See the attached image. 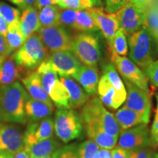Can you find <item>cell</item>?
Masks as SVG:
<instances>
[{"instance_id": "obj_1", "label": "cell", "mask_w": 158, "mask_h": 158, "mask_svg": "<svg viewBox=\"0 0 158 158\" xmlns=\"http://www.w3.org/2000/svg\"><path fill=\"white\" fill-rule=\"evenodd\" d=\"M29 94L19 81L0 86V122L27 123L25 105Z\"/></svg>"}, {"instance_id": "obj_2", "label": "cell", "mask_w": 158, "mask_h": 158, "mask_svg": "<svg viewBox=\"0 0 158 158\" xmlns=\"http://www.w3.org/2000/svg\"><path fill=\"white\" fill-rule=\"evenodd\" d=\"M127 44L130 60L143 69L153 62L158 51L157 43L146 26L128 35Z\"/></svg>"}, {"instance_id": "obj_3", "label": "cell", "mask_w": 158, "mask_h": 158, "mask_svg": "<svg viewBox=\"0 0 158 158\" xmlns=\"http://www.w3.org/2000/svg\"><path fill=\"white\" fill-rule=\"evenodd\" d=\"M80 116L84 125L96 126L115 137L119 135L121 129L115 116L106 109L98 97L89 99L83 106Z\"/></svg>"}, {"instance_id": "obj_4", "label": "cell", "mask_w": 158, "mask_h": 158, "mask_svg": "<svg viewBox=\"0 0 158 158\" xmlns=\"http://www.w3.org/2000/svg\"><path fill=\"white\" fill-rule=\"evenodd\" d=\"M54 131L62 143L83 138L84 124L80 114L73 108H58L54 116Z\"/></svg>"}, {"instance_id": "obj_5", "label": "cell", "mask_w": 158, "mask_h": 158, "mask_svg": "<svg viewBox=\"0 0 158 158\" xmlns=\"http://www.w3.org/2000/svg\"><path fill=\"white\" fill-rule=\"evenodd\" d=\"M48 56V51L37 32L28 37L23 45L13 54L15 62L25 70L37 68Z\"/></svg>"}, {"instance_id": "obj_6", "label": "cell", "mask_w": 158, "mask_h": 158, "mask_svg": "<svg viewBox=\"0 0 158 158\" xmlns=\"http://www.w3.org/2000/svg\"><path fill=\"white\" fill-rule=\"evenodd\" d=\"M37 72L40 76L43 89L53 103L58 108H70L68 91L46 59L39 65Z\"/></svg>"}, {"instance_id": "obj_7", "label": "cell", "mask_w": 158, "mask_h": 158, "mask_svg": "<svg viewBox=\"0 0 158 158\" xmlns=\"http://www.w3.org/2000/svg\"><path fill=\"white\" fill-rule=\"evenodd\" d=\"M70 51L86 66L97 67L101 59L99 39L93 33L81 32L75 35Z\"/></svg>"}, {"instance_id": "obj_8", "label": "cell", "mask_w": 158, "mask_h": 158, "mask_svg": "<svg viewBox=\"0 0 158 158\" xmlns=\"http://www.w3.org/2000/svg\"><path fill=\"white\" fill-rule=\"evenodd\" d=\"M120 29L126 36L137 31L146 25L147 10L140 8L127 0L115 13Z\"/></svg>"}, {"instance_id": "obj_9", "label": "cell", "mask_w": 158, "mask_h": 158, "mask_svg": "<svg viewBox=\"0 0 158 158\" xmlns=\"http://www.w3.org/2000/svg\"><path fill=\"white\" fill-rule=\"evenodd\" d=\"M124 84L126 85L127 96L124 102V107L139 114L143 118L145 124H147L151 114V93L141 89L127 80H124Z\"/></svg>"}, {"instance_id": "obj_10", "label": "cell", "mask_w": 158, "mask_h": 158, "mask_svg": "<svg viewBox=\"0 0 158 158\" xmlns=\"http://www.w3.org/2000/svg\"><path fill=\"white\" fill-rule=\"evenodd\" d=\"M110 62L113 64L124 80L133 83L141 89L149 92L148 79L142 70L130 59L108 51Z\"/></svg>"}, {"instance_id": "obj_11", "label": "cell", "mask_w": 158, "mask_h": 158, "mask_svg": "<svg viewBox=\"0 0 158 158\" xmlns=\"http://www.w3.org/2000/svg\"><path fill=\"white\" fill-rule=\"evenodd\" d=\"M41 40L49 53L71 49L73 37L62 26L40 28L37 31Z\"/></svg>"}, {"instance_id": "obj_12", "label": "cell", "mask_w": 158, "mask_h": 158, "mask_svg": "<svg viewBox=\"0 0 158 158\" xmlns=\"http://www.w3.org/2000/svg\"><path fill=\"white\" fill-rule=\"evenodd\" d=\"M117 143L118 147L128 152L152 145L149 128L145 124L122 130L118 137Z\"/></svg>"}, {"instance_id": "obj_13", "label": "cell", "mask_w": 158, "mask_h": 158, "mask_svg": "<svg viewBox=\"0 0 158 158\" xmlns=\"http://www.w3.org/2000/svg\"><path fill=\"white\" fill-rule=\"evenodd\" d=\"M24 149V131L16 123L0 124V152L15 155Z\"/></svg>"}, {"instance_id": "obj_14", "label": "cell", "mask_w": 158, "mask_h": 158, "mask_svg": "<svg viewBox=\"0 0 158 158\" xmlns=\"http://www.w3.org/2000/svg\"><path fill=\"white\" fill-rule=\"evenodd\" d=\"M46 61L59 76L73 77L83 65L70 50L51 53Z\"/></svg>"}, {"instance_id": "obj_15", "label": "cell", "mask_w": 158, "mask_h": 158, "mask_svg": "<svg viewBox=\"0 0 158 158\" xmlns=\"http://www.w3.org/2000/svg\"><path fill=\"white\" fill-rule=\"evenodd\" d=\"M89 10L93 16L99 30L101 31L108 45L113 40L116 33L120 29L115 13H106L102 7H92Z\"/></svg>"}, {"instance_id": "obj_16", "label": "cell", "mask_w": 158, "mask_h": 158, "mask_svg": "<svg viewBox=\"0 0 158 158\" xmlns=\"http://www.w3.org/2000/svg\"><path fill=\"white\" fill-rule=\"evenodd\" d=\"M54 132V122L51 117L27 123V129L24 131V147L52 138Z\"/></svg>"}, {"instance_id": "obj_17", "label": "cell", "mask_w": 158, "mask_h": 158, "mask_svg": "<svg viewBox=\"0 0 158 158\" xmlns=\"http://www.w3.org/2000/svg\"><path fill=\"white\" fill-rule=\"evenodd\" d=\"M21 81L31 98L45 102L54 108V103L43 89L40 76L37 71L28 73L23 76Z\"/></svg>"}, {"instance_id": "obj_18", "label": "cell", "mask_w": 158, "mask_h": 158, "mask_svg": "<svg viewBox=\"0 0 158 158\" xmlns=\"http://www.w3.org/2000/svg\"><path fill=\"white\" fill-rule=\"evenodd\" d=\"M72 78L81 84L89 96H94L98 92L100 74L97 67L82 65Z\"/></svg>"}, {"instance_id": "obj_19", "label": "cell", "mask_w": 158, "mask_h": 158, "mask_svg": "<svg viewBox=\"0 0 158 158\" xmlns=\"http://www.w3.org/2000/svg\"><path fill=\"white\" fill-rule=\"evenodd\" d=\"M59 79L68 92L70 108L76 109L83 107L89 99L88 94L71 77L59 76Z\"/></svg>"}, {"instance_id": "obj_20", "label": "cell", "mask_w": 158, "mask_h": 158, "mask_svg": "<svg viewBox=\"0 0 158 158\" xmlns=\"http://www.w3.org/2000/svg\"><path fill=\"white\" fill-rule=\"evenodd\" d=\"M53 112L54 108L45 102L35 100L30 96L26 102L25 113L27 123L39 122L44 118L51 117Z\"/></svg>"}, {"instance_id": "obj_21", "label": "cell", "mask_w": 158, "mask_h": 158, "mask_svg": "<svg viewBox=\"0 0 158 158\" xmlns=\"http://www.w3.org/2000/svg\"><path fill=\"white\" fill-rule=\"evenodd\" d=\"M99 99L103 106L110 108L117 109L122 103L118 99L116 91L106 76L102 75L100 78L98 86Z\"/></svg>"}, {"instance_id": "obj_22", "label": "cell", "mask_w": 158, "mask_h": 158, "mask_svg": "<svg viewBox=\"0 0 158 158\" xmlns=\"http://www.w3.org/2000/svg\"><path fill=\"white\" fill-rule=\"evenodd\" d=\"M24 70L15 62L13 54L7 57L0 68V86L18 81L23 77Z\"/></svg>"}, {"instance_id": "obj_23", "label": "cell", "mask_w": 158, "mask_h": 158, "mask_svg": "<svg viewBox=\"0 0 158 158\" xmlns=\"http://www.w3.org/2000/svg\"><path fill=\"white\" fill-rule=\"evenodd\" d=\"M19 25L24 41L39 30L38 10L36 7H31L23 10L20 16Z\"/></svg>"}, {"instance_id": "obj_24", "label": "cell", "mask_w": 158, "mask_h": 158, "mask_svg": "<svg viewBox=\"0 0 158 158\" xmlns=\"http://www.w3.org/2000/svg\"><path fill=\"white\" fill-rule=\"evenodd\" d=\"M86 135L93 141L99 148L105 149H113L116 147L118 137H115L104 131L102 128L92 125H84Z\"/></svg>"}, {"instance_id": "obj_25", "label": "cell", "mask_w": 158, "mask_h": 158, "mask_svg": "<svg viewBox=\"0 0 158 158\" xmlns=\"http://www.w3.org/2000/svg\"><path fill=\"white\" fill-rule=\"evenodd\" d=\"M62 147L61 143L54 137L48 139L43 140L31 145L24 147V149L28 152L31 158H42L53 153Z\"/></svg>"}, {"instance_id": "obj_26", "label": "cell", "mask_w": 158, "mask_h": 158, "mask_svg": "<svg viewBox=\"0 0 158 158\" xmlns=\"http://www.w3.org/2000/svg\"><path fill=\"white\" fill-rule=\"evenodd\" d=\"M102 75L108 78V80L116 89L118 99L123 104L127 96V91L123 81L118 76L115 66L110 62H105L102 64Z\"/></svg>"}, {"instance_id": "obj_27", "label": "cell", "mask_w": 158, "mask_h": 158, "mask_svg": "<svg viewBox=\"0 0 158 158\" xmlns=\"http://www.w3.org/2000/svg\"><path fill=\"white\" fill-rule=\"evenodd\" d=\"M114 116L118 123L121 131L135 127L138 124H145L142 116L124 106L116 112Z\"/></svg>"}, {"instance_id": "obj_28", "label": "cell", "mask_w": 158, "mask_h": 158, "mask_svg": "<svg viewBox=\"0 0 158 158\" xmlns=\"http://www.w3.org/2000/svg\"><path fill=\"white\" fill-rule=\"evenodd\" d=\"M74 30L81 32L93 33L99 30L89 8L77 12Z\"/></svg>"}, {"instance_id": "obj_29", "label": "cell", "mask_w": 158, "mask_h": 158, "mask_svg": "<svg viewBox=\"0 0 158 158\" xmlns=\"http://www.w3.org/2000/svg\"><path fill=\"white\" fill-rule=\"evenodd\" d=\"M40 29L58 26L59 19V8L56 5L43 7L38 10Z\"/></svg>"}, {"instance_id": "obj_30", "label": "cell", "mask_w": 158, "mask_h": 158, "mask_svg": "<svg viewBox=\"0 0 158 158\" xmlns=\"http://www.w3.org/2000/svg\"><path fill=\"white\" fill-rule=\"evenodd\" d=\"M5 38L13 54L23 45L24 40L20 29L19 21L7 25V32Z\"/></svg>"}, {"instance_id": "obj_31", "label": "cell", "mask_w": 158, "mask_h": 158, "mask_svg": "<svg viewBox=\"0 0 158 158\" xmlns=\"http://www.w3.org/2000/svg\"><path fill=\"white\" fill-rule=\"evenodd\" d=\"M108 51L115 53L122 56H125L128 52V44L126 35L122 29H119L116 33L113 40L110 45H108Z\"/></svg>"}, {"instance_id": "obj_32", "label": "cell", "mask_w": 158, "mask_h": 158, "mask_svg": "<svg viewBox=\"0 0 158 158\" xmlns=\"http://www.w3.org/2000/svg\"><path fill=\"white\" fill-rule=\"evenodd\" d=\"M146 27L153 35L158 45V5H152L147 10Z\"/></svg>"}, {"instance_id": "obj_33", "label": "cell", "mask_w": 158, "mask_h": 158, "mask_svg": "<svg viewBox=\"0 0 158 158\" xmlns=\"http://www.w3.org/2000/svg\"><path fill=\"white\" fill-rule=\"evenodd\" d=\"M0 13L5 19L7 25L19 21L21 16V11L16 7H13L3 2H0Z\"/></svg>"}, {"instance_id": "obj_34", "label": "cell", "mask_w": 158, "mask_h": 158, "mask_svg": "<svg viewBox=\"0 0 158 158\" xmlns=\"http://www.w3.org/2000/svg\"><path fill=\"white\" fill-rule=\"evenodd\" d=\"M94 5L92 0H63L56 5L60 9H72L76 10L91 8Z\"/></svg>"}, {"instance_id": "obj_35", "label": "cell", "mask_w": 158, "mask_h": 158, "mask_svg": "<svg viewBox=\"0 0 158 158\" xmlns=\"http://www.w3.org/2000/svg\"><path fill=\"white\" fill-rule=\"evenodd\" d=\"M78 146V143H73L60 147L52 154V157L53 158H80Z\"/></svg>"}, {"instance_id": "obj_36", "label": "cell", "mask_w": 158, "mask_h": 158, "mask_svg": "<svg viewBox=\"0 0 158 158\" xmlns=\"http://www.w3.org/2000/svg\"><path fill=\"white\" fill-rule=\"evenodd\" d=\"M77 12L76 10L59 8V25L74 30Z\"/></svg>"}, {"instance_id": "obj_37", "label": "cell", "mask_w": 158, "mask_h": 158, "mask_svg": "<svg viewBox=\"0 0 158 158\" xmlns=\"http://www.w3.org/2000/svg\"><path fill=\"white\" fill-rule=\"evenodd\" d=\"M99 147L93 141L89 139L78 146V153L80 158H94Z\"/></svg>"}, {"instance_id": "obj_38", "label": "cell", "mask_w": 158, "mask_h": 158, "mask_svg": "<svg viewBox=\"0 0 158 158\" xmlns=\"http://www.w3.org/2000/svg\"><path fill=\"white\" fill-rule=\"evenodd\" d=\"M143 70L152 87L158 88V60H154Z\"/></svg>"}, {"instance_id": "obj_39", "label": "cell", "mask_w": 158, "mask_h": 158, "mask_svg": "<svg viewBox=\"0 0 158 158\" xmlns=\"http://www.w3.org/2000/svg\"><path fill=\"white\" fill-rule=\"evenodd\" d=\"M154 152L150 147L141 148L129 152V158H153Z\"/></svg>"}, {"instance_id": "obj_40", "label": "cell", "mask_w": 158, "mask_h": 158, "mask_svg": "<svg viewBox=\"0 0 158 158\" xmlns=\"http://www.w3.org/2000/svg\"><path fill=\"white\" fill-rule=\"evenodd\" d=\"M127 0H106V8L108 13H115L122 8Z\"/></svg>"}, {"instance_id": "obj_41", "label": "cell", "mask_w": 158, "mask_h": 158, "mask_svg": "<svg viewBox=\"0 0 158 158\" xmlns=\"http://www.w3.org/2000/svg\"><path fill=\"white\" fill-rule=\"evenodd\" d=\"M8 1L19 7L21 10L27 7H36L37 0H8Z\"/></svg>"}, {"instance_id": "obj_42", "label": "cell", "mask_w": 158, "mask_h": 158, "mask_svg": "<svg viewBox=\"0 0 158 158\" xmlns=\"http://www.w3.org/2000/svg\"><path fill=\"white\" fill-rule=\"evenodd\" d=\"M13 54L8 44H7L6 38L3 35L0 34V55L5 57H8Z\"/></svg>"}, {"instance_id": "obj_43", "label": "cell", "mask_w": 158, "mask_h": 158, "mask_svg": "<svg viewBox=\"0 0 158 158\" xmlns=\"http://www.w3.org/2000/svg\"><path fill=\"white\" fill-rule=\"evenodd\" d=\"M111 158H129V152L120 147H115L111 152Z\"/></svg>"}, {"instance_id": "obj_44", "label": "cell", "mask_w": 158, "mask_h": 158, "mask_svg": "<svg viewBox=\"0 0 158 158\" xmlns=\"http://www.w3.org/2000/svg\"><path fill=\"white\" fill-rule=\"evenodd\" d=\"M129 1L144 10H147V9L152 4V0H129Z\"/></svg>"}, {"instance_id": "obj_45", "label": "cell", "mask_w": 158, "mask_h": 158, "mask_svg": "<svg viewBox=\"0 0 158 158\" xmlns=\"http://www.w3.org/2000/svg\"><path fill=\"white\" fill-rule=\"evenodd\" d=\"M52 5H54L53 0H37L36 2V8L37 10H40L43 7Z\"/></svg>"}, {"instance_id": "obj_46", "label": "cell", "mask_w": 158, "mask_h": 158, "mask_svg": "<svg viewBox=\"0 0 158 158\" xmlns=\"http://www.w3.org/2000/svg\"><path fill=\"white\" fill-rule=\"evenodd\" d=\"M94 158H111V152L108 149H99Z\"/></svg>"}, {"instance_id": "obj_47", "label": "cell", "mask_w": 158, "mask_h": 158, "mask_svg": "<svg viewBox=\"0 0 158 158\" xmlns=\"http://www.w3.org/2000/svg\"><path fill=\"white\" fill-rule=\"evenodd\" d=\"M7 32V24L5 22V19L2 16L1 13H0V34L3 35L4 37H6Z\"/></svg>"}, {"instance_id": "obj_48", "label": "cell", "mask_w": 158, "mask_h": 158, "mask_svg": "<svg viewBox=\"0 0 158 158\" xmlns=\"http://www.w3.org/2000/svg\"><path fill=\"white\" fill-rule=\"evenodd\" d=\"M158 134V115H155V119H154L152 126L151 133L150 135L153 136Z\"/></svg>"}, {"instance_id": "obj_49", "label": "cell", "mask_w": 158, "mask_h": 158, "mask_svg": "<svg viewBox=\"0 0 158 158\" xmlns=\"http://www.w3.org/2000/svg\"><path fill=\"white\" fill-rule=\"evenodd\" d=\"M13 158H31L30 155L25 149H23L14 155Z\"/></svg>"}, {"instance_id": "obj_50", "label": "cell", "mask_w": 158, "mask_h": 158, "mask_svg": "<svg viewBox=\"0 0 158 158\" xmlns=\"http://www.w3.org/2000/svg\"><path fill=\"white\" fill-rule=\"evenodd\" d=\"M13 157H14V155L0 152V158H13Z\"/></svg>"}, {"instance_id": "obj_51", "label": "cell", "mask_w": 158, "mask_h": 158, "mask_svg": "<svg viewBox=\"0 0 158 158\" xmlns=\"http://www.w3.org/2000/svg\"><path fill=\"white\" fill-rule=\"evenodd\" d=\"M152 139V145H157L158 146V134L157 135L151 136Z\"/></svg>"}, {"instance_id": "obj_52", "label": "cell", "mask_w": 158, "mask_h": 158, "mask_svg": "<svg viewBox=\"0 0 158 158\" xmlns=\"http://www.w3.org/2000/svg\"><path fill=\"white\" fill-rule=\"evenodd\" d=\"M6 58H7V57L2 56V55H0V68H1L3 62H5Z\"/></svg>"}, {"instance_id": "obj_53", "label": "cell", "mask_w": 158, "mask_h": 158, "mask_svg": "<svg viewBox=\"0 0 158 158\" xmlns=\"http://www.w3.org/2000/svg\"><path fill=\"white\" fill-rule=\"evenodd\" d=\"M155 98L156 100H157V108H156L155 115H158V92H156L155 93Z\"/></svg>"}, {"instance_id": "obj_54", "label": "cell", "mask_w": 158, "mask_h": 158, "mask_svg": "<svg viewBox=\"0 0 158 158\" xmlns=\"http://www.w3.org/2000/svg\"><path fill=\"white\" fill-rule=\"evenodd\" d=\"M92 2H94V5H98V6L102 5L101 0H92Z\"/></svg>"}, {"instance_id": "obj_55", "label": "cell", "mask_w": 158, "mask_h": 158, "mask_svg": "<svg viewBox=\"0 0 158 158\" xmlns=\"http://www.w3.org/2000/svg\"><path fill=\"white\" fill-rule=\"evenodd\" d=\"M54 1V5H56L57 4H58L59 2H60L63 1V0H53Z\"/></svg>"}, {"instance_id": "obj_56", "label": "cell", "mask_w": 158, "mask_h": 158, "mask_svg": "<svg viewBox=\"0 0 158 158\" xmlns=\"http://www.w3.org/2000/svg\"><path fill=\"white\" fill-rule=\"evenodd\" d=\"M153 158H158V152H154Z\"/></svg>"}, {"instance_id": "obj_57", "label": "cell", "mask_w": 158, "mask_h": 158, "mask_svg": "<svg viewBox=\"0 0 158 158\" xmlns=\"http://www.w3.org/2000/svg\"><path fill=\"white\" fill-rule=\"evenodd\" d=\"M42 158H53V157H52V155H50L45 156V157H43Z\"/></svg>"}, {"instance_id": "obj_58", "label": "cell", "mask_w": 158, "mask_h": 158, "mask_svg": "<svg viewBox=\"0 0 158 158\" xmlns=\"http://www.w3.org/2000/svg\"><path fill=\"white\" fill-rule=\"evenodd\" d=\"M1 123H2V122H0V124H1Z\"/></svg>"}]
</instances>
